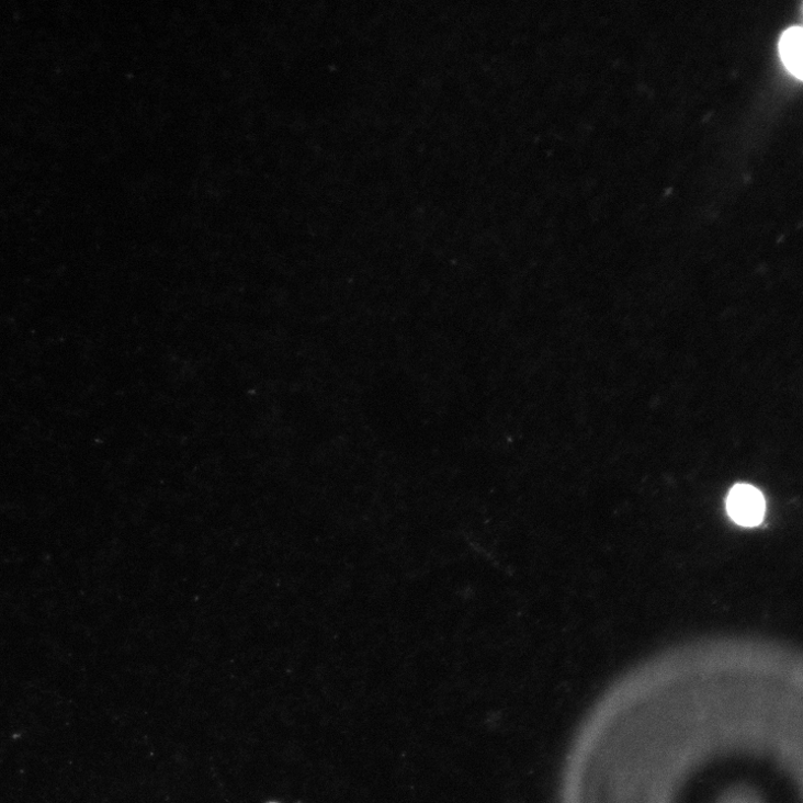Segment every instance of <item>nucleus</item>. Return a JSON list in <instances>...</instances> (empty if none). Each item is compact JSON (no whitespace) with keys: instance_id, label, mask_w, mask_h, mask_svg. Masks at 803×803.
Segmentation results:
<instances>
[{"instance_id":"obj_1","label":"nucleus","mask_w":803,"mask_h":803,"mask_svg":"<svg viewBox=\"0 0 803 803\" xmlns=\"http://www.w3.org/2000/svg\"><path fill=\"white\" fill-rule=\"evenodd\" d=\"M726 509L734 522L744 527H755L764 519L766 501L757 488L736 485L728 494Z\"/></svg>"},{"instance_id":"obj_2","label":"nucleus","mask_w":803,"mask_h":803,"mask_svg":"<svg viewBox=\"0 0 803 803\" xmlns=\"http://www.w3.org/2000/svg\"><path fill=\"white\" fill-rule=\"evenodd\" d=\"M802 41L803 32L800 26L787 30L781 36L779 50L788 71L802 80Z\"/></svg>"},{"instance_id":"obj_3","label":"nucleus","mask_w":803,"mask_h":803,"mask_svg":"<svg viewBox=\"0 0 803 803\" xmlns=\"http://www.w3.org/2000/svg\"><path fill=\"white\" fill-rule=\"evenodd\" d=\"M282 758L285 762L289 764H297L303 758V751L302 748L297 745H289L284 750Z\"/></svg>"},{"instance_id":"obj_4","label":"nucleus","mask_w":803,"mask_h":803,"mask_svg":"<svg viewBox=\"0 0 803 803\" xmlns=\"http://www.w3.org/2000/svg\"><path fill=\"white\" fill-rule=\"evenodd\" d=\"M270 803H276V802H270Z\"/></svg>"}]
</instances>
